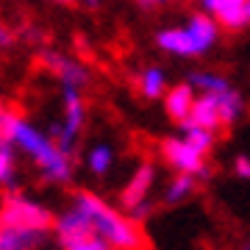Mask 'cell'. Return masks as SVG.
Returning a JSON list of instances; mask_svg holds the SVG:
<instances>
[{
  "instance_id": "6da1fadb",
  "label": "cell",
  "mask_w": 250,
  "mask_h": 250,
  "mask_svg": "<svg viewBox=\"0 0 250 250\" xmlns=\"http://www.w3.org/2000/svg\"><path fill=\"white\" fill-rule=\"evenodd\" d=\"M72 206L86 217L89 231L95 236H100L103 242H108L114 250H139L142 248L145 239H142V231H139V223H134L120 208L106 203L100 195H95L89 189H78L72 195Z\"/></svg>"
},
{
  "instance_id": "7a4b0ae2",
  "label": "cell",
  "mask_w": 250,
  "mask_h": 250,
  "mask_svg": "<svg viewBox=\"0 0 250 250\" xmlns=\"http://www.w3.org/2000/svg\"><path fill=\"white\" fill-rule=\"evenodd\" d=\"M6 142L14 150H22L36 164V170L45 184H70L72 181V156L59 150V145L47 134H42L36 125L22 120V114L14 120Z\"/></svg>"
},
{
  "instance_id": "3957f363",
  "label": "cell",
  "mask_w": 250,
  "mask_h": 250,
  "mask_svg": "<svg viewBox=\"0 0 250 250\" xmlns=\"http://www.w3.org/2000/svg\"><path fill=\"white\" fill-rule=\"evenodd\" d=\"M220 39V25L208 14H192L187 25L181 28H164L156 34V45L164 53L184 56V59H195V56L208 53Z\"/></svg>"
},
{
  "instance_id": "277c9868",
  "label": "cell",
  "mask_w": 250,
  "mask_h": 250,
  "mask_svg": "<svg viewBox=\"0 0 250 250\" xmlns=\"http://www.w3.org/2000/svg\"><path fill=\"white\" fill-rule=\"evenodd\" d=\"M0 225H17V228H39L50 231L53 211L45 203L22 195L17 189H9L0 200Z\"/></svg>"
},
{
  "instance_id": "5b68a950",
  "label": "cell",
  "mask_w": 250,
  "mask_h": 250,
  "mask_svg": "<svg viewBox=\"0 0 250 250\" xmlns=\"http://www.w3.org/2000/svg\"><path fill=\"white\" fill-rule=\"evenodd\" d=\"M62 100H64V117H62V123L50 125V134L47 136L59 145V150L72 156L75 145L81 139V131L86 125V106H83L81 89H75V86H62Z\"/></svg>"
},
{
  "instance_id": "8992f818",
  "label": "cell",
  "mask_w": 250,
  "mask_h": 250,
  "mask_svg": "<svg viewBox=\"0 0 250 250\" xmlns=\"http://www.w3.org/2000/svg\"><path fill=\"white\" fill-rule=\"evenodd\" d=\"M159 153H161V159L167 161V167H172L175 172L195 175L197 181L211 178V167L206 161V153L192 147L184 136H164L159 145Z\"/></svg>"
},
{
  "instance_id": "52a82bcc",
  "label": "cell",
  "mask_w": 250,
  "mask_h": 250,
  "mask_svg": "<svg viewBox=\"0 0 250 250\" xmlns=\"http://www.w3.org/2000/svg\"><path fill=\"white\" fill-rule=\"evenodd\" d=\"M39 62L62 81V86L83 89V86L89 83V70H86L83 64H78L75 59H70V56L59 53V50H45V53L39 56Z\"/></svg>"
},
{
  "instance_id": "ba28073f",
  "label": "cell",
  "mask_w": 250,
  "mask_h": 250,
  "mask_svg": "<svg viewBox=\"0 0 250 250\" xmlns=\"http://www.w3.org/2000/svg\"><path fill=\"white\" fill-rule=\"evenodd\" d=\"M153 187H156V164H153V161H142V164L131 172L128 184H125L123 192H120V206H123L125 211L134 208V206H139L142 200L150 197Z\"/></svg>"
},
{
  "instance_id": "9c48e42d",
  "label": "cell",
  "mask_w": 250,
  "mask_h": 250,
  "mask_svg": "<svg viewBox=\"0 0 250 250\" xmlns=\"http://www.w3.org/2000/svg\"><path fill=\"white\" fill-rule=\"evenodd\" d=\"M50 242V231L0 225V250H42Z\"/></svg>"
},
{
  "instance_id": "30bf717a",
  "label": "cell",
  "mask_w": 250,
  "mask_h": 250,
  "mask_svg": "<svg viewBox=\"0 0 250 250\" xmlns=\"http://www.w3.org/2000/svg\"><path fill=\"white\" fill-rule=\"evenodd\" d=\"M164 111L172 123H184L189 117V108L195 103V86L192 83H175L170 89H164Z\"/></svg>"
},
{
  "instance_id": "8fae6325",
  "label": "cell",
  "mask_w": 250,
  "mask_h": 250,
  "mask_svg": "<svg viewBox=\"0 0 250 250\" xmlns=\"http://www.w3.org/2000/svg\"><path fill=\"white\" fill-rule=\"evenodd\" d=\"M187 120L192 125H200V128H208V131L217 134V128H220V111H217L214 92H200V98H195V103L189 108Z\"/></svg>"
},
{
  "instance_id": "7c38bea8",
  "label": "cell",
  "mask_w": 250,
  "mask_h": 250,
  "mask_svg": "<svg viewBox=\"0 0 250 250\" xmlns=\"http://www.w3.org/2000/svg\"><path fill=\"white\" fill-rule=\"evenodd\" d=\"M195 189H197L195 175L175 172L170 178V184L164 187V192H161V200H164V206H181L184 200H189V197L195 195Z\"/></svg>"
},
{
  "instance_id": "4fadbf2b",
  "label": "cell",
  "mask_w": 250,
  "mask_h": 250,
  "mask_svg": "<svg viewBox=\"0 0 250 250\" xmlns=\"http://www.w3.org/2000/svg\"><path fill=\"white\" fill-rule=\"evenodd\" d=\"M214 98H217V111H220V125H233L245 114V98L233 86L214 92Z\"/></svg>"
},
{
  "instance_id": "5bb4252c",
  "label": "cell",
  "mask_w": 250,
  "mask_h": 250,
  "mask_svg": "<svg viewBox=\"0 0 250 250\" xmlns=\"http://www.w3.org/2000/svg\"><path fill=\"white\" fill-rule=\"evenodd\" d=\"M86 167H89V172L95 175V178L108 175V170L114 167V147L106 145V142L92 145L89 153H86Z\"/></svg>"
},
{
  "instance_id": "9a60e30c",
  "label": "cell",
  "mask_w": 250,
  "mask_h": 250,
  "mask_svg": "<svg viewBox=\"0 0 250 250\" xmlns=\"http://www.w3.org/2000/svg\"><path fill=\"white\" fill-rule=\"evenodd\" d=\"M136 89H139V95H142L145 100H159L161 95H164V89H167V75H164V70L147 67V70L139 75V81H136Z\"/></svg>"
},
{
  "instance_id": "2e32d148",
  "label": "cell",
  "mask_w": 250,
  "mask_h": 250,
  "mask_svg": "<svg viewBox=\"0 0 250 250\" xmlns=\"http://www.w3.org/2000/svg\"><path fill=\"white\" fill-rule=\"evenodd\" d=\"M181 125V136L187 139L192 147H197L200 153H211V147H214V142H217V134L214 131H208V128H200V125H192L189 120H184V123H178Z\"/></svg>"
},
{
  "instance_id": "e0dca14e",
  "label": "cell",
  "mask_w": 250,
  "mask_h": 250,
  "mask_svg": "<svg viewBox=\"0 0 250 250\" xmlns=\"http://www.w3.org/2000/svg\"><path fill=\"white\" fill-rule=\"evenodd\" d=\"M0 187L17 189V150L9 142H0Z\"/></svg>"
},
{
  "instance_id": "ac0fdd59",
  "label": "cell",
  "mask_w": 250,
  "mask_h": 250,
  "mask_svg": "<svg viewBox=\"0 0 250 250\" xmlns=\"http://www.w3.org/2000/svg\"><path fill=\"white\" fill-rule=\"evenodd\" d=\"M189 83L197 86L200 92H223V89L231 86L228 78L217 75V72H192V75H189Z\"/></svg>"
},
{
  "instance_id": "d6986e66",
  "label": "cell",
  "mask_w": 250,
  "mask_h": 250,
  "mask_svg": "<svg viewBox=\"0 0 250 250\" xmlns=\"http://www.w3.org/2000/svg\"><path fill=\"white\" fill-rule=\"evenodd\" d=\"M220 25L228 28V31H245L250 25V0H245L239 9H233L225 20H220Z\"/></svg>"
},
{
  "instance_id": "ffe728a7",
  "label": "cell",
  "mask_w": 250,
  "mask_h": 250,
  "mask_svg": "<svg viewBox=\"0 0 250 250\" xmlns=\"http://www.w3.org/2000/svg\"><path fill=\"white\" fill-rule=\"evenodd\" d=\"M200 3H203L206 14H211L217 20H225L233 9H239L245 0H200Z\"/></svg>"
},
{
  "instance_id": "44dd1931",
  "label": "cell",
  "mask_w": 250,
  "mask_h": 250,
  "mask_svg": "<svg viewBox=\"0 0 250 250\" xmlns=\"http://www.w3.org/2000/svg\"><path fill=\"white\" fill-rule=\"evenodd\" d=\"M62 250H114L108 242H103L100 236H81V239H72L67 245H62Z\"/></svg>"
},
{
  "instance_id": "7402d4cb",
  "label": "cell",
  "mask_w": 250,
  "mask_h": 250,
  "mask_svg": "<svg viewBox=\"0 0 250 250\" xmlns=\"http://www.w3.org/2000/svg\"><path fill=\"white\" fill-rule=\"evenodd\" d=\"M233 175L236 178H242V181H250V156H236L233 159Z\"/></svg>"
},
{
  "instance_id": "603a6c76",
  "label": "cell",
  "mask_w": 250,
  "mask_h": 250,
  "mask_svg": "<svg viewBox=\"0 0 250 250\" xmlns=\"http://www.w3.org/2000/svg\"><path fill=\"white\" fill-rule=\"evenodd\" d=\"M11 42H14V34L0 22V47H11Z\"/></svg>"
},
{
  "instance_id": "cb8c5ba5",
  "label": "cell",
  "mask_w": 250,
  "mask_h": 250,
  "mask_svg": "<svg viewBox=\"0 0 250 250\" xmlns=\"http://www.w3.org/2000/svg\"><path fill=\"white\" fill-rule=\"evenodd\" d=\"M136 3H139L142 9H156V6H167L170 0H136Z\"/></svg>"
},
{
  "instance_id": "d4e9b609",
  "label": "cell",
  "mask_w": 250,
  "mask_h": 250,
  "mask_svg": "<svg viewBox=\"0 0 250 250\" xmlns=\"http://www.w3.org/2000/svg\"><path fill=\"white\" fill-rule=\"evenodd\" d=\"M239 250H250V242H242V245H239Z\"/></svg>"
},
{
  "instance_id": "484cf974",
  "label": "cell",
  "mask_w": 250,
  "mask_h": 250,
  "mask_svg": "<svg viewBox=\"0 0 250 250\" xmlns=\"http://www.w3.org/2000/svg\"><path fill=\"white\" fill-rule=\"evenodd\" d=\"M53 3H75V0H53Z\"/></svg>"
}]
</instances>
